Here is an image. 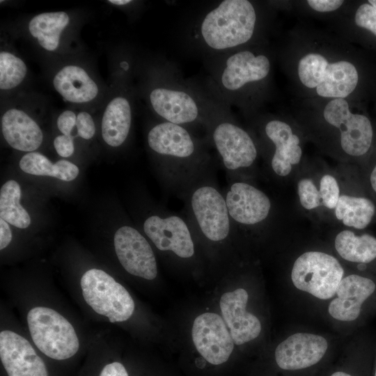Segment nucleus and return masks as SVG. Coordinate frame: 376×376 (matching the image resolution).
<instances>
[{
	"label": "nucleus",
	"mask_w": 376,
	"mask_h": 376,
	"mask_svg": "<svg viewBox=\"0 0 376 376\" xmlns=\"http://www.w3.org/2000/svg\"><path fill=\"white\" fill-rule=\"evenodd\" d=\"M26 320L34 344L47 357L62 361L78 352L80 344L74 327L56 311L36 306L29 311Z\"/></svg>",
	"instance_id": "7ed1b4c3"
},
{
	"label": "nucleus",
	"mask_w": 376,
	"mask_h": 376,
	"mask_svg": "<svg viewBox=\"0 0 376 376\" xmlns=\"http://www.w3.org/2000/svg\"><path fill=\"white\" fill-rule=\"evenodd\" d=\"M0 359L8 376H49L29 340L11 330L0 333Z\"/></svg>",
	"instance_id": "f8f14e48"
},
{
	"label": "nucleus",
	"mask_w": 376,
	"mask_h": 376,
	"mask_svg": "<svg viewBox=\"0 0 376 376\" xmlns=\"http://www.w3.org/2000/svg\"><path fill=\"white\" fill-rule=\"evenodd\" d=\"M265 133L275 146L271 166L279 176L288 175L292 165L297 164L301 158L300 139L293 133L290 125L280 120H272L265 125Z\"/></svg>",
	"instance_id": "f3484780"
},
{
	"label": "nucleus",
	"mask_w": 376,
	"mask_h": 376,
	"mask_svg": "<svg viewBox=\"0 0 376 376\" xmlns=\"http://www.w3.org/2000/svg\"><path fill=\"white\" fill-rule=\"evenodd\" d=\"M132 112L128 100L113 98L107 105L102 119V136L109 146L118 147L127 139L131 127Z\"/></svg>",
	"instance_id": "5701e85b"
},
{
	"label": "nucleus",
	"mask_w": 376,
	"mask_h": 376,
	"mask_svg": "<svg viewBox=\"0 0 376 376\" xmlns=\"http://www.w3.org/2000/svg\"><path fill=\"white\" fill-rule=\"evenodd\" d=\"M74 137L64 134L57 136L54 140V146L56 152L63 157L71 156L75 150Z\"/></svg>",
	"instance_id": "72a5a7b5"
},
{
	"label": "nucleus",
	"mask_w": 376,
	"mask_h": 376,
	"mask_svg": "<svg viewBox=\"0 0 376 376\" xmlns=\"http://www.w3.org/2000/svg\"><path fill=\"white\" fill-rule=\"evenodd\" d=\"M108 2L114 5L123 6L129 3H131L132 1L130 0H109L108 1Z\"/></svg>",
	"instance_id": "ea45409f"
},
{
	"label": "nucleus",
	"mask_w": 376,
	"mask_h": 376,
	"mask_svg": "<svg viewBox=\"0 0 376 376\" xmlns=\"http://www.w3.org/2000/svg\"><path fill=\"white\" fill-rule=\"evenodd\" d=\"M21 189L15 180L7 181L0 191V217L11 225L26 228L31 224L27 211L20 204Z\"/></svg>",
	"instance_id": "cd10ccee"
},
{
	"label": "nucleus",
	"mask_w": 376,
	"mask_h": 376,
	"mask_svg": "<svg viewBox=\"0 0 376 376\" xmlns=\"http://www.w3.org/2000/svg\"><path fill=\"white\" fill-rule=\"evenodd\" d=\"M354 22L357 26L365 29L376 36V8L370 3H362L357 9Z\"/></svg>",
	"instance_id": "2f4dec72"
},
{
	"label": "nucleus",
	"mask_w": 376,
	"mask_h": 376,
	"mask_svg": "<svg viewBox=\"0 0 376 376\" xmlns=\"http://www.w3.org/2000/svg\"><path fill=\"white\" fill-rule=\"evenodd\" d=\"M99 376H129L125 366L120 362L113 361L106 364Z\"/></svg>",
	"instance_id": "e433bc0d"
},
{
	"label": "nucleus",
	"mask_w": 376,
	"mask_h": 376,
	"mask_svg": "<svg viewBox=\"0 0 376 376\" xmlns=\"http://www.w3.org/2000/svg\"><path fill=\"white\" fill-rule=\"evenodd\" d=\"M319 191L322 205L335 209L340 197V189L336 178L331 175H323L320 182Z\"/></svg>",
	"instance_id": "7c9ffc66"
},
{
	"label": "nucleus",
	"mask_w": 376,
	"mask_h": 376,
	"mask_svg": "<svg viewBox=\"0 0 376 376\" xmlns=\"http://www.w3.org/2000/svg\"><path fill=\"white\" fill-rule=\"evenodd\" d=\"M322 114L327 123L340 132V146L345 153L358 157L368 151L373 136L371 123L365 115L353 113L346 99L327 100Z\"/></svg>",
	"instance_id": "423d86ee"
},
{
	"label": "nucleus",
	"mask_w": 376,
	"mask_h": 376,
	"mask_svg": "<svg viewBox=\"0 0 376 376\" xmlns=\"http://www.w3.org/2000/svg\"><path fill=\"white\" fill-rule=\"evenodd\" d=\"M148 142L157 153L179 159L187 158L194 152V144L188 132L170 122L153 127L148 132Z\"/></svg>",
	"instance_id": "412c9836"
},
{
	"label": "nucleus",
	"mask_w": 376,
	"mask_h": 376,
	"mask_svg": "<svg viewBox=\"0 0 376 376\" xmlns=\"http://www.w3.org/2000/svg\"><path fill=\"white\" fill-rule=\"evenodd\" d=\"M27 68L25 63L14 54L0 52V88L11 90L19 86L25 79Z\"/></svg>",
	"instance_id": "c85d7f7f"
},
{
	"label": "nucleus",
	"mask_w": 376,
	"mask_h": 376,
	"mask_svg": "<svg viewBox=\"0 0 376 376\" xmlns=\"http://www.w3.org/2000/svg\"><path fill=\"white\" fill-rule=\"evenodd\" d=\"M270 70V62L265 55L249 51L236 53L226 61L221 81L225 88L235 91L249 82L265 79Z\"/></svg>",
	"instance_id": "6ab92c4d"
},
{
	"label": "nucleus",
	"mask_w": 376,
	"mask_h": 376,
	"mask_svg": "<svg viewBox=\"0 0 376 376\" xmlns=\"http://www.w3.org/2000/svg\"><path fill=\"white\" fill-rule=\"evenodd\" d=\"M77 116L71 110L63 111L58 117L57 127L64 135L71 136V132L76 126Z\"/></svg>",
	"instance_id": "f704fd0d"
},
{
	"label": "nucleus",
	"mask_w": 376,
	"mask_h": 376,
	"mask_svg": "<svg viewBox=\"0 0 376 376\" xmlns=\"http://www.w3.org/2000/svg\"><path fill=\"white\" fill-rule=\"evenodd\" d=\"M375 291L376 283L368 277L359 274L343 277L329 304L328 313L336 320L353 322L360 316L363 304Z\"/></svg>",
	"instance_id": "ddd939ff"
},
{
	"label": "nucleus",
	"mask_w": 376,
	"mask_h": 376,
	"mask_svg": "<svg viewBox=\"0 0 376 376\" xmlns=\"http://www.w3.org/2000/svg\"><path fill=\"white\" fill-rule=\"evenodd\" d=\"M114 248L119 262L130 274L152 280L157 275V265L152 247L135 228L124 226L114 235Z\"/></svg>",
	"instance_id": "1a4fd4ad"
},
{
	"label": "nucleus",
	"mask_w": 376,
	"mask_h": 376,
	"mask_svg": "<svg viewBox=\"0 0 376 376\" xmlns=\"http://www.w3.org/2000/svg\"><path fill=\"white\" fill-rule=\"evenodd\" d=\"M189 203L193 218L205 237L214 242L227 238L230 218L225 198L215 187L207 184L197 187Z\"/></svg>",
	"instance_id": "0eeeda50"
},
{
	"label": "nucleus",
	"mask_w": 376,
	"mask_h": 376,
	"mask_svg": "<svg viewBox=\"0 0 376 376\" xmlns=\"http://www.w3.org/2000/svg\"><path fill=\"white\" fill-rule=\"evenodd\" d=\"M69 23L70 17L64 11L42 13L31 19L28 28L42 48L54 52L59 47L61 33Z\"/></svg>",
	"instance_id": "b1692460"
},
{
	"label": "nucleus",
	"mask_w": 376,
	"mask_h": 376,
	"mask_svg": "<svg viewBox=\"0 0 376 376\" xmlns=\"http://www.w3.org/2000/svg\"><path fill=\"white\" fill-rule=\"evenodd\" d=\"M296 74L306 91L326 100L346 99L359 82L354 64L345 58L331 57L318 50L308 51L299 57Z\"/></svg>",
	"instance_id": "f257e3e1"
},
{
	"label": "nucleus",
	"mask_w": 376,
	"mask_h": 376,
	"mask_svg": "<svg viewBox=\"0 0 376 376\" xmlns=\"http://www.w3.org/2000/svg\"><path fill=\"white\" fill-rule=\"evenodd\" d=\"M192 339L200 354L210 363L226 362L234 348V341L224 319L214 313H205L194 321Z\"/></svg>",
	"instance_id": "6e6552de"
},
{
	"label": "nucleus",
	"mask_w": 376,
	"mask_h": 376,
	"mask_svg": "<svg viewBox=\"0 0 376 376\" xmlns=\"http://www.w3.org/2000/svg\"><path fill=\"white\" fill-rule=\"evenodd\" d=\"M224 198L230 219L242 225L253 226L262 222L271 210L269 197L246 182L231 184Z\"/></svg>",
	"instance_id": "4468645a"
},
{
	"label": "nucleus",
	"mask_w": 376,
	"mask_h": 376,
	"mask_svg": "<svg viewBox=\"0 0 376 376\" xmlns=\"http://www.w3.org/2000/svg\"><path fill=\"white\" fill-rule=\"evenodd\" d=\"M334 246L339 256L350 262L366 264L376 258V238L367 233L357 235L343 230L336 235Z\"/></svg>",
	"instance_id": "393cba45"
},
{
	"label": "nucleus",
	"mask_w": 376,
	"mask_h": 376,
	"mask_svg": "<svg viewBox=\"0 0 376 376\" xmlns=\"http://www.w3.org/2000/svg\"><path fill=\"white\" fill-rule=\"evenodd\" d=\"M368 2L376 8V0H369Z\"/></svg>",
	"instance_id": "79ce46f5"
},
{
	"label": "nucleus",
	"mask_w": 376,
	"mask_h": 376,
	"mask_svg": "<svg viewBox=\"0 0 376 376\" xmlns=\"http://www.w3.org/2000/svg\"><path fill=\"white\" fill-rule=\"evenodd\" d=\"M374 376H376V366H375V370Z\"/></svg>",
	"instance_id": "c03bdc74"
},
{
	"label": "nucleus",
	"mask_w": 376,
	"mask_h": 376,
	"mask_svg": "<svg viewBox=\"0 0 376 376\" xmlns=\"http://www.w3.org/2000/svg\"><path fill=\"white\" fill-rule=\"evenodd\" d=\"M344 269L333 256L321 251H307L295 261L291 280L294 286L315 298H333L343 278Z\"/></svg>",
	"instance_id": "39448f33"
},
{
	"label": "nucleus",
	"mask_w": 376,
	"mask_h": 376,
	"mask_svg": "<svg viewBox=\"0 0 376 376\" xmlns=\"http://www.w3.org/2000/svg\"><path fill=\"white\" fill-rule=\"evenodd\" d=\"M12 232L8 222L0 219V249H5L11 242Z\"/></svg>",
	"instance_id": "4c0bfd02"
},
{
	"label": "nucleus",
	"mask_w": 376,
	"mask_h": 376,
	"mask_svg": "<svg viewBox=\"0 0 376 376\" xmlns=\"http://www.w3.org/2000/svg\"><path fill=\"white\" fill-rule=\"evenodd\" d=\"M297 192L300 203L306 210L322 205L319 189L311 179H301L297 184Z\"/></svg>",
	"instance_id": "c756f323"
},
{
	"label": "nucleus",
	"mask_w": 376,
	"mask_h": 376,
	"mask_svg": "<svg viewBox=\"0 0 376 376\" xmlns=\"http://www.w3.org/2000/svg\"><path fill=\"white\" fill-rule=\"evenodd\" d=\"M143 230L160 251H171L181 258H189L194 254L189 227L178 215H152L144 221Z\"/></svg>",
	"instance_id": "9b49d317"
},
{
	"label": "nucleus",
	"mask_w": 376,
	"mask_h": 376,
	"mask_svg": "<svg viewBox=\"0 0 376 376\" xmlns=\"http://www.w3.org/2000/svg\"><path fill=\"white\" fill-rule=\"evenodd\" d=\"M1 125L5 140L14 149L33 152L42 142L40 126L22 109L11 108L6 111L1 116Z\"/></svg>",
	"instance_id": "a211bd4d"
},
{
	"label": "nucleus",
	"mask_w": 376,
	"mask_h": 376,
	"mask_svg": "<svg viewBox=\"0 0 376 376\" xmlns=\"http://www.w3.org/2000/svg\"><path fill=\"white\" fill-rule=\"evenodd\" d=\"M121 64H122V67H123V68H125V69H127V68H128V65H127V63H125V62H123V63H122Z\"/></svg>",
	"instance_id": "37998d69"
},
{
	"label": "nucleus",
	"mask_w": 376,
	"mask_h": 376,
	"mask_svg": "<svg viewBox=\"0 0 376 376\" xmlns=\"http://www.w3.org/2000/svg\"><path fill=\"white\" fill-rule=\"evenodd\" d=\"M85 301L110 322H121L132 315L135 304L128 291L104 271L93 268L80 281Z\"/></svg>",
	"instance_id": "20e7f679"
},
{
	"label": "nucleus",
	"mask_w": 376,
	"mask_h": 376,
	"mask_svg": "<svg viewBox=\"0 0 376 376\" xmlns=\"http://www.w3.org/2000/svg\"><path fill=\"white\" fill-rule=\"evenodd\" d=\"M344 1L342 0H308L306 1L309 7L319 13H330L339 9Z\"/></svg>",
	"instance_id": "c9c22d12"
},
{
	"label": "nucleus",
	"mask_w": 376,
	"mask_h": 376,
	"mask_svg": "<svg viewBox=\"0 0 376 376\" xmlns=\"http://www.w3.org/2000/svg\"><path fill=\"white\" fill-rule=\"evenodd\" d=\"M256 21V11L250 1L226 0L206 15L201 33L212 48L233 47L250 40Z\"/></svg>",
	"instance_id": "f03ea898"
},
{
	"label": "nucleus",
	"mask_w": 376,
	"mask_h": 376,
	"mask_svg": "<svg viewBox=\"0 0 376 376\" xmlns=\"http://www.w3.org/2000/svg\"><path fill=\"white\" fill-rule=\"evenodd\" d=\"M150 100L159 116L174 124L192 122L198 116L195 102L182 91L155 88L150 93Z\"/></svg>",
	"instance_id": "4be33fe9"
},
{
	"label": "nucleus",
	"mask_w": 376,
	"mask_h": 376,
	"mask_svg": "<svg viewBox=\"0 0 376 376\" xmlns=\"http://www.w3.org/2000/svg\"><path fill=\"white\" fill-rule=\"evenodd\" d=\"M370 184L373 190L376 192V166L370 174Z\"/></svg>",
	"instance_id": "58836bf2"
},
{
	"label": "nucleus",
	"mask_w": 376,
	"mask_h": 376,
	"mask_svg": "<svg viewBox=\"0 0 376 376\" xmlns=\"http://www.w3.org/2000/svg\"><path fill=\"white\" fill-rule=\"evenodd\" d=\"M328 347L327 340L320 335L295 333L277 345L274 352L275 361L282 370H303L319 363Z\"/></svg>",
	"instance_id": "9d476101"
},
{
	"label": "nucleus",
	"mask_w": 376,
	"mask_h": 376,
	"mask_svg": "<svg viewBox=\"0 0 376 376\" xmlns=\"http://www.w3.org/2000/svg\"><path fill=\"white\" fill-rule=\"evenodd\" d=\"M76 127L77 136L84 139H91L95 133V125L90 113L81 111L77 116Z\"/></svg>",
	"instance_id": "473e14b6"
},
{
	"label": "nucleus",
	"mask_w": 376,
	"mask_h": 376,
	"mask_svg": "<svg viewBox=\"0 0 376 376\" xmlns=\"http://www.w3.org/2000/svg\"><path fill=\"white\" fill-rule=\"evenodd\" d=\"M25 173L42 176H51L64 181H71L79 174V168L73 163L61 159L52 163L47 157L38 152L25 154L19 163Z\"/></svg>",
	"instance_id": "a878e982"
},
{
	"label": "nucleus",
	"mask_w": 376,
	"mask_h": 376,
	"mask_svg": "<svg viewBox=\"0 0 376 376\" xmlns=\"http://www.w3.org/2000/svg\"><path fill=\"white\" fill-rule=\"evenodd\" d=\"M55 90L68 102L86 103L94 100L99 93L97 84L81 67L68 65L53 79Z\"/></svg>",
	"instance_id": "aec40b11"
},
{
	"label": "nucleus",
	"mask_w": 376,
	"mask_h": 376,
	"mask_svg": "<svg viewBox=\"0 0 376 376\" xmlns=\"http://www.w3.org/2000/svg\"><path fill=\"white\" fill-rule=\"evenodd\" d=\"M330 376H352V375L346 372L336 371V372L333 373Z\"/></svg>",
	"instance_id": "a19ab883"
},
{
	"label": "nucleus",
	"mask_w": 376,
	"mask_h": 376,
	"mask_svg": "<svg viewBox=\"0 0 376 376\" xmlns=\"http://www.w3.org/2000/svg\"><path fill=\"white\" fill-rule=\"evenodd\" d=\"M248 299L247 291L237 288L224 293L219 301L223 319L237 345L256 339L262 329L259 319L246 309Z\"/></svg>",
	"instance_id": "2eb2a0df"
},
{
	"label": "nucleus",
	"mask_w": 376,
	"mask_h": 376,
	"mask_svg": "<svg viewBox=\"0 0 376 376\" xmlns=\"http://www.w3.org/2000/svg\"><path fill=\"white\" fill-rule=\"evenodd\" d=\"M216 148L225 168L235 171L249 167L257 157V150L249 134L229 123L219 125L213 133Z\"/></svg>",
	"instance_id": "dca6fc26"
},
{
	"label": "nucleus",
	"mask_w": 376,
	"mask_h": 376,
	"mask_svg": "<svg viewBox=\"0 0 376 376\" xmlns=\"http://www.w3.org/2000/svg\"><path fill=\"white\" fill-rule=\"evenodd\" d=\"M336 218L344 225L363 229L371 221L375 214L374 203L363 197L341 195L335 207Z\"/></svg>",
	"instance_id": "bb28decb"
}]
</instances>
